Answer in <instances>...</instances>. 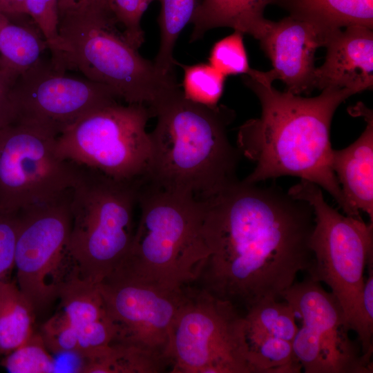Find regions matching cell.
Segmentation results:
<instances>
[{
	"instance_id": "obj_1",
	"label": "cell",
	"mask_w": 373,
	"mask_h": 373,
	"mask_svg": "<svg viewBox=\"0 0 373 373\" xmlns=\"http://www.w3.org/2000/svg\"><path fill=\"white\" fill-rule=\"evenodd\" d=\"M209 256L199 278L213 296L247 310L281 300L313 260V209L275 186L238 179L204 200Z\"/></svg>"
},
{
	"instance_id": "obj_2",
	"label": "cell",
	"mask_w": 373,
	"mask_h": 373,
	"mask_svg": "<svg viewBox=\"0 0 373 373\" xmlns=\"http://www.w3.org/2000/svg\"><path fill=\"white\" fill-rule=\"evenodd\" d=\"M242 80L262 108L259 118L248 120L239 130V151L256 163L244 180L258 183L280 176L299 177L327 191L345 215L361 219L332 171L329 138L336 110L356 93L327 88L318 96L303 97L276 89L267 71L253 68Z\"/></svg>"
},
{
	"instance_id": "obj_3",
	"label": "cell",
	"mask_w": 373,
	"mask_h": 373,
	"mask_svg": "<svg viewBox=\"0 0 373 373\" xmlns=\"http://www.w3.org/2000/svg\"><path fill=\"white\" fill-rule=\"evenodd\" d=\"M151 111L157 124L149 133L146 182L204 200L238 180L240 151L227 131L232 110L193 102L180 90Z\"/></svg>"
},
{
	"instance_id": "obj_4",
	"label": "cell",
	"mask_w": 373,
	"mask_h": 373,
	"mask_svg": "<svg viewBox=\"0 0 373 373\" xmlns=\"http://www.w3.org/2000/svg\"><path fill=\"white\" fill-rule=\"evenodd\" d=\"M106 0H59L58 31L64 45V70L111 88L126 104L152 109L180 90L175 75H164L142 57L119 28Z\"/></svg>"
},
{
	"instance_id": "obj_5",
	"label": "cell",
	"mask_w": 373,
	"mask_h": 373,
	"mask_svg": "<svg viewBox=\"0 0 373 373\" xmlns=\"http://www.w3.org/2000/svg\"><path fill=\"white\" fill-rule=\"evenodd\" d=\"M137 207L140 218L129 251L111 275L168 290L199 279L209 256L202 235L204 200L144 180Z\"/></svg>"
},
{
	"instance_id": "obj_6",
	"label": "cell",
	"mask_w": 373,
	"mask_h": 373,
	"mask_svg": "<svg viewBox=\"0 0 373 373\" xmlns=\"http://www.w3.org/2000/svg\"><path fill=\"white\" fill-rule=\"evenodd\" d=\"M288 193L309 204L314 215L309 277L329 288L347 327L357 336L363 355L372 360L373 328L364 316L362 291L365 268L373 260L372 223L339 213L326 202L321 187L312 182L301 180Z\"/></svg>"
},
{
	"instance_id": "obj_7",
	"label": "cell",
	"mask_w": 373,
	"mask_h": 373,
	"mask_svg": "<svg viewBox=\"0 0 373 373\" xmlns=\"http://www.w3.org/2000/svg\"><path fill=\"white\" fill-rule=\"evenodd\" d=\"M143 180H117L81 166L70 195L68 242L79 278L99 284L126 258L135 231L134 212Z\"/></svg>"
},
{
	"instance_id": "obj_8",
	"label": "cell",
	"mask_w": 373,
	"mask_h": 373,
	"mask_svg": "<svg viewBox=\"0 0 373 373\" xmlns=\"http://www.w3.org/2000/svg\"><path fill=\"white\" fill-rule=\"evenodd\" d=\"M164 356L173 373H252L243 315L203 288L185 287Z\"/></svg>"
},
{
	"instance_id": "obj_9",
	"label": "cell",
	"mask_w": 373,
	"mask_h": 373,
	"mask_svg": "<svg viewBox=\"0 0 373 373\" xmlns=\"http://www.w3.org/2000/svg\"><path fill=\"white\" fill-rule=\"evenodd\" d=\"M153 116L141 104L117 102L84 116L56 137L57 154L114 179L145 177L151 155L146 130Z\"/></svg>"
},
{
	"instance_id": "obj_10",
	"label": "cell",
	"mask_w": 373,
	"mask_h": 373,
	"mask_svg": "<svg viewBox=\"0 0 373 373\" xmlns=\"http://www.w3.org/2000/svg\"><path fill=\"white\" fill-rule=\"evenodd\" d=\"M71 191L18 211L17 284L35 311L50 304L68 281L78 276L68 249Z\"/></svg>"
},
{
	"instance_id": "obj_11",
	"label": "cell",
	"mask_w": 373,
	"mask_h": 373,
	"mask_svg": "<svg viewBox=\"0 0 373 373\" xmlns=\"http://www.w3.org/2000/svg\"><path fill=\"white\" fill-rule=\"evenodd\" d=\"M56 137L12 122L0 128V211L16 213L70 191L81 166L60 157Z\"/></svg>"
},
{
	"instance_id": "obj_12",
	"label": "cell",
	"mask_w": 373,
	"mask_h": 373,
	"mask_svg": "<svg viewBox=\"0 0 373 373\" xmlns=\"http://www.w3.org/2000/svg\"><path fill=\"white\" fill-rule=\"evenodd\" d=\"M301 326L292 341L305 373H372V361L349 336L343 312L330 291L310 277L295 282L282 296Z\"/></svg>"
},
{
	"instance_id": "obj_13",
	"label": "cell",
	"mask_w": 373,
	"mask_h": 373,
	"mask_svg": "<svg viewBox=\"0 0 373 373\" xmlns=\"http://www.w3.org/2000/svg\"><path fill=\"white\" fill-rule=\"evenodd\" d=\"M10 99L13 122L56 137L89 113L119 99L108 86L60 71L42 58L17 77Z\"/></svg>"
},
{
	"instance_id": "obj_14",
	"label": "cell",
	"mask_w": 373,
	"mask_h": 373,
	"mask_svg": "<svg viewBox=\"0 0 373 373\" xmlns=\"http://www.w3.org/2000/svg\"><path fill=\"white\" fill-rule=\"evenodd\" d=\"M98 287L117 328L113 343L149 350L166 359L171 328L184 300L185 287L163 289L119 275L110 276Z\"/></svg>"
},
{
	"instance_id": "obj_15",
	"label": "cell",
	"mask_w": 373,
	"mask_h": 373,
	"mask_svg": "<svg viewBox=\"0 0 373 373\" xmlns=\"http://www.w3.org/2000/svg\"><path fill=\"white\" fill-rule=\"evenodd\" d=\"M332 32L291 15L268 20L258 41L271 62L267 72L272 81H282L286 91L295 95L309 94L314 89L316 51Z\"/></svg>"
},
{
	"instance_id": "obj_16",
	"label": "cell",
	"mask_w": 373,
	"mask_h": 373,
	"mask_svg": "<svg viewBox=\"0 0 373 373\" xmlns=\"http://www.w3.org/2000/svg\"><path fill=\"white\" fill-rule=\"evenodd\" d=\"M325 61L315 68L314 89L347 88L356 93L373 86V32L351 26L332 32Z\"/></svg>"
},
{
	"instance_id": "obj_17",
	"label": "cell",
	"mask_w": 373,
	"mask_h": 373,
	"mask_svg": "<svg viewBox=\"0 0 373 373\" xmlns=\"http://www.w3.org/2000/svg\"><path fill=\"white\" fill-rule=\"evenodd\" d=\"M61 311L75 328L79 356H86L115 342L117 328L106 309L98 284L75 276L60 289Z\"/></svg>"
},
{
	"instance_id": "obj_18",
	"label": "cell",
	"mask_w": 373,
	"mask_h": 373,
	"mask_svg": "<svg viewBox=\"0 0 373 373\" xmlns=\"http://www.w3.org/2000/svg\"><path fill=\"white\" fill-rule=\"evenodd\" d=\"M367 122L360 137L349 146L332 149L331 166L346 201L358 215L373 220V114L363 104L354 108Z\"/></svg>"
},
{
	"instance_id": "obj_19",
	"label": "cell",
	"mask_w": 373,
	"mask_h": 373,
	"mask_svg": "<svg viewBox=\"0 0 373 373\" xmlns=\"http://www.w3.org/2000/svg\"><path fill=\"white\" fill-rule=\"evenodd\" d=\"M280 0H202L199 2L190 23L193 24L191 41L202 38L206 32L229 27L258 40L268 19L264 10Z\"/></svg>"
},
{
	"instance_id": "obj_20",
	"label": "cell",
	"mask_w": 373,
	"mask_h": 373,
	"mask_svg": "<svg viewBox=\"0 0 373 373\" xmlns=\"http://www.w3.org/2000/svg\"><path fill=\"white\" fill-rule=\"evenodd\" d=\"M289 15L334 31L351 26L373 28V0H280Z\"/></svg>"
},
{
	"instance_id": "obj_21",
	"label": "cell",
	"mask_w": 373,
	"mask_h": 373,
	"mask_svg": "<svg viewBox=\"0 0 373 373\" xmlns=\"http://www.w3.org/2000/svg\"><path fill=\"white\" fill-rule=\"evenodd\" d=\"M48 49L39 28L28 15L0 11V68L22 73Z\"/></svg>"
},
{
	"instance_id": "obj_22",
	"label": "cell",
	"mask_w": 373,
	"mask_h": 373,
	"mask_svg": "<svg viewBox=\"0 0 373 373\" xmlns=\"http://www.w3.org/2000/svg\"><path fill=\"white\" fill-rule=\"evenodd\" d=\"M82 358L77 372L86 373H157L169 365L155 352L117 343Z\"/></svg>"
},
{
	"instance_id": "obj_23",
	"label": "cell",
	"mask_w": 373,
	"mask_h": 373,
	"mask_svg": "<svg viewBox=\"0 0 373 373\" xmlns=\"http://www.w3.org/2000/svg\"><path fill=\"white\" fill-rule=\"evenodd\" d=\"M35 312L17 283L0 282V354H9L34 332Z\"/></svg>"
},
{
	"instance_id": "obj_24",
	"label": "cell",
	"mask_w": 373,
	"mask_h": 373,
	"mask_svg": "<svg viewBox=\"0 0 373 373\" xmlns=\"http://www.w3.org/2000/svg\"><path fill=\"white\" fill-rule=\"evenodd\" d=\"M245 334L281 338L292 343L298 331L296 317L285 300H262L243 315Z\"/></svg>"
},
{
	"instance_id": "obj_25",
	"label": "cell",
	"mask_w": 373,
	"mask_h": 373,
	"mask_svg": "<svg viewBox=\"0 0 373 373\" xmlns=\"http://www.w3.org/2000/svg\"><path fill=\"white\" fill-rule=\"evenodd\" d=\"M158 18L160 42L153 61L157 70L164 75H174L173 48L180 33L190 23L198 0H160Z\"/></svg>"
},
{
	"instance_id": "obj_26",
	"label": "cell",
	"mask_w": 373,
	"mask_h": 373,
	"mask_svg": "<svg viewBox=\"0 0 373 373\" xmlns=\"http://www.w3.org/2000/svg\"><path fill=\"white\" fill-rule=\"evenodd\" d=\"M247 360L252 373H299L302 367L292 343L274 337L245 334Z\"/></svg>"
},
{
	"instance_id": "obj_27",
	"label": "cell",
	"mask_w": 373,
	"mask_h": 373,
	"mask_svg": "<svg viewBox=\"0 0 373 373\" xmlns=\"http://www.w3.org/2000/svg\"><path fill=\"white\" fill-rule=\"evenodd\" d=\"M180 66L184 69L182 93L184 97L207 106H218L226 76L210 64Z\"/></svg>"
},
{
	"instance_id": "obj_28",
	"label": "cell",
	"mask_w": 373,
	"mask_h": 373,
	"mask_svg": "<svg viewBox=\"0 0 373 373\" xmlns=\"http://www.w3.org/2000/svg\"><path fill=\"white\" fill-rule=\"evenodd\" d=\"M25 10L47 44L52 65L64 71V45L58 31L59 0H26Z\"/></svg>"
},
{
	"instance_id": "obj_29",
	"label": "cell",
	"mask_w": 373,
	"mask_h": 373,
	"mask_svg": "<svg viewBox=\"0 0 373 373\" xmlns=\"http://www.w3.org/2000/svg\"><path fill=\"white\" fill-rule=\"evenodd\" d=\"M40 334L33 332L16 349L6 354L2 362L10 373H49L55 363Z\"/></svg>"
},
{
	"instance_id": "obj_30",
	"label": "cell",
	"mask_w": 373,
	"mask_h": 373,
	"mask_svg": "<svg viewBox=\"0 0 373 373\" xmlns=\"http://www.w3.org/2000/svg\"><path fill=\"white\" fill-rule=\"evenodd\" d=\"M236 31L219 40L212 47L209 64L224 76L248 75L250 68L243 36Z\"/></svg>"
},
{
	"instance_id": "obj_31",
	"label": "cell",
	"mask_w": 373,
	"mask_h": 373,
	"mask_svg": "<svg viewBox=\"0 0 373 373\" xmlns=\"http://www.w3.org/2000/svg\"><path fill=\"white\" fill-rule=\"evenodd\" d=\"M126 39L138 49L144 41L141 19L153 0H106Z\"/></svg>"
},
{
	"instance_id": "obj_32",
	"label": "cell",
	"mask_w": 373,
	"mask_h": 373,
	"mask_svg": "<svg viewBox=\"0 0 373 373\" xmlns=\"http://www.w3.org/2000/svg\"><path fill=\"white\" fill-rule=\"evenodd\" d=\"M40 335L49 351L77 354V331L62 311L44 323Z\"/></svg>"
},
{
	"instance_id": "obj_33",
	"label": "cell",
	"mask_w": 373,
	"mask_h": 373,
	"mask_svg": "<svg viewBox=\"0 0 373 373\" xmlns=\"http://www.w3.org/2000/svg\"><path fill=\"white\" fill-rule=\"evenodd\" d=\"M18 227V212L0 211V282L8 280V276L15 267Z\"/></svg>"
},
{
	"instance_id": "obj_34",
	"label": "cell",
	"mask_w": 373,
	"mask_h": 373,
	"mask_svg": "<svg viewBox=\"0 0 373 373\" xmlns=\"http://www.w3.org/2000/svg\"><path fill=\"white\" fill-rule=\"evenodd\" d=\"M19 75L14 70L0 68V128L14 121L10 93Z\"/></svg>"
},
{
	"instance_id": "obj_35",
	"label": "cell",
	"mask_w": 373,
	"mask_h": 373,
	"mask_svg": "<svg viewBox=\"0 0 373 373\" xmlns=\"http://www.w3.org/2000/svg\"><path fill=\"white\" fill-rule=\"evenodd\" d=\"M368 275L362 291V307L367 324L373 328V260L367 264Z\"/></svg>"
},
{
	"instance_id": "obj_36",
	"label": "cell",
	"mask_w": 373,
	"mask_h": 373,
	"mask_svg": "<svg viewBox=\"0 0 373 373\" xmlns=\"http://www.w3.org/2000/svg\"><path fill=\"white\" fill-rule=\"evenodd\" d=\"M26 0H0V11L10 15H26Z\"/></svg>"
},
{
	"instance_id": "obj_37",
	"label": "cell",
	"mask_w": 373,
	"mask_h": 373,
	"mask_svg": "<svg viewBox=\"0 0 373 373\" xmlns=\"http://www.w3.org/2000/svg\"><path fill=\"white\" fill-rule=\"evenodd\" d=\"M70 1H78V0H70Z\"/></svg>"
}]
</instances>
